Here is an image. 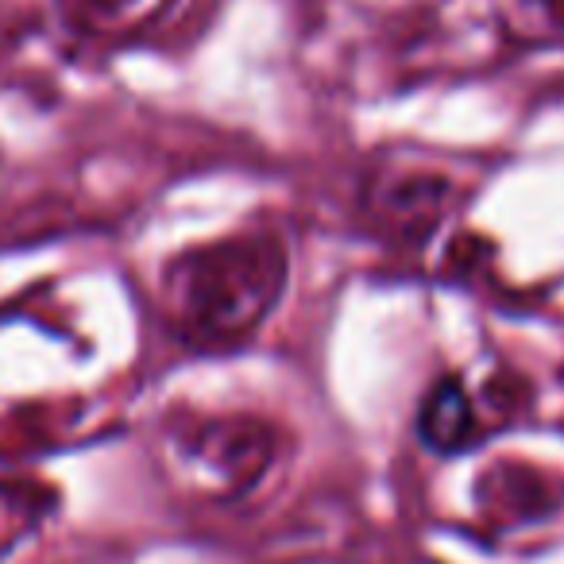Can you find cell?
Instances as JSON below:
<instances>
[{
  "label": "cell",
  "instance_id": "cell-1",
  "mask_svg": "<svg viewBox=\"0 0 564 564\" xmlns=\"http://www.w3.org/2000/svg\"><path fill=\"white\" fill-rule=\"evenodd\" d=\"M425 437L437 448H456L471 430V414H468V399L456 383H441L437 391L425 402V417H422Z\"/></svg>",
  "mask_w": 564,
  "mask_h": 564
}]
</instances>
